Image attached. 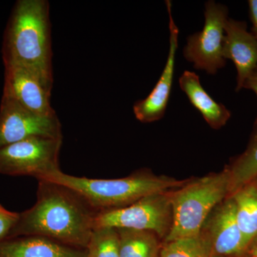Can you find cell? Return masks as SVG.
<instances>
[{
    "label": "cell",
    "instance_id": "cell-3",
    "mask_svg": "<svg viewBox=\"0 0 257 257\" xmlns=\"http://www.w3.org/2000/svg\"><path fill=\"white\" fill-rule=\"evenodd\" d=\"M38 180L60 184L79 194L97 211L126 207L139 199L179 188L187 181L140 172L121 179H89L54 171Z\"/></svg>",
    "mask_w": 257,
    "mask_h": 257
},
{
    "label": "cell",
    "instance_id": "cell-19",
    "mask_svg": "<svg viewBox=\"0 0 257 257\" xmlns=\"http://www.w3.org/2000/svg\"><path fill=\"white\" fill-rule=\"evenodd\" d=\"M87 250V257H120L119 239L116 228H94Z\"/></svg>",
    "mask_w": 257,
    "mask_h": 257
},
{
    "label": "cell",
    "instance_id": "cell-8",
    "mask_svg": "<svg viewBox=\"0 0 257 257\" xmlns=\"http://www.w3.org/2000/svg\"><path fill=\"white\" fill-rule=\"evenodd\" d=\"M34 137L62 138L57 115L35 114L22 105L6 87L0 103V148Z\"/></svg>",
    "mask_w": 257,
    "mask_h": 257
},
{
    "label": "cell",
    "instance_id": "cell-6",
    "mask_svg": "<svg viewBox=\"0 0 257 257\" xmlns=\"http://www.w3.org/2000/svg\"><path fill=\"white\" fill-rule=\"evenodd\" d=\"M62 139L34 137L0 148V174L37 179L60 170Z\"/></svg>",
    "mask_w": 257,
    "mask_h": 257
},
{
    "label": "cell",
    "instance_id": "cell-13",
    "mask_svg": "<svg viewBox=\"0 0 257 257\" xmlns=\"http://www.w3.org/2000/svg\"><path fill=\"white\" fill-rule=\"evenodd\" d=\"M86 248L74 247L40 236L9 238L0 241V257H87Z\"/></svg>",
    "mask_w": 257,
    "mask_h": 257
},
{
    "label": "cell",
    "instance_id": "cell-1",
    "mask_svg": "<svg viewBox=\"0 0 257 257\" xmlns=\"http://www.w3.org/2000/svg\"><path fill=\"white\" fill-rule=\"evenodd\" d=\"M38 181L36 203L20 214L7 239L44 236L87 249L99 211L74 191L53 182Z\"/></svg>",
    "mask_w": 257,
    "mask_h": 257
},
{
    "label": "cell",
    "instance_id": "cell-14",
    "mask_svg": "<svg viewBox=\"0 0 257 257\" xmlns=\"http://www.w3.org/2000/svg\"><path fill=\"white\" fill-rule=\"evenodd\" d=\"M181 89L188 97L208 124L214 128L224 126L231 117V111L220 103L216 102L202 87L195 72L184 71L179 78Z\"/></svg>",
    "mask_w": 257,
    "mask_h": 257
},
{
    "label": "cell",
    "instance_id": "cell-4",
    "mask_svg": "<svg viewBox=\"0 0 257 257\" xmlns=\"http://www.w3.org/2000/svg\"><path fill=\"white\" fill-rule=\"evenodd\" d=\"M229 194L227 168L219 173L187 182L171 193L172 226L166 242L200 234L211 211L229 197Z\"/></svg>",
    "mask_w": 257,
    "mask_h": 257
},
{
    "label": "cell",
    "instance_id": "cell-18",
    "mask_svg": "<svg viewBox=\"0 0 257 257\" xmlns=\"http://www.w3.org/2000/svg\"><path fill=\"white\" fill-rule=\"evenodd\" d=\"M210 240L204 232L197 236L166 242L158 257H211Z\"/></svg>",
    "mask_w": 257,
    "mask_h": 257
},
{
    "label": "cell",
    "instance_id": "cell-20",
    "mask_svg": "<svg viewBox=\"0 0 257 257\" xmlns=\"http://www.w3.org/2000/svg\"><path fill=\"white\" fill-rule=\"evenodd\" d=\"M20 218L19 213L5 209L0 204V241L8 238Z\"/></svg>",
    "mask_w": 257,
    "mask_h": 257
},
{
    "label": "cell",
    "instance_id": "cell-15",
    "mask_svg": "<svg viewBox=\"0 0 257 257\" xmlns=\"http://www.w3.org/2000/svg\"><path fill=\"white\" fill-rule=\"evenodd\" d=\"M236 204V219L248 248L257 236V180L253 179L230 196Z\"/></svg>",
    "mask_w": 257,
    "mask_h": 257
},
{
    "label": "cell",
    "instance_id": "cell-9",
    "mask_svg": "<svg viewBox=\"0 0 257 257\" xmlns=\"http://www.w3.org/2000/svg\"><path fill=\"white\" fill-rule=\"evenodd\" d=\"M166 5L170 18L169 28L170 34V48L167 63L158 82L150 94L145 99L136 101L133 106L135 116L143 123L153 122L163 117L167 110L173 84L179 31L172 16V2L167 0Z\"/></svg>",
    "mask_w": 257,
    "mask_h": 257
},
{
    "label": "cell",
    "instance_id": "cell-23",
    "mask_svg": "<svg viewBox=\"0 0 257 257\" xmlns=\"http://www.w3.org/2000/svg\"><path fill=\"white\" fill-rule=\"evenodd\" d=\"M248 248L251 249V256L257 257V236L251 241Z\"/></svg>",
    "mask_w": 257,
    "mask_h": 257
},
{
    "label": "cell",
    "instance_id": "cell-5",
    "mask_svg": "<svg viewBox=\"0 0 257 257\" xmlns=\"http://www.w3.org/2000/svg\"><path fill=\"white\" fill-rule=\"evenodd\" d=\"M171 193L151 194L124 207L99 211L95 227L145 230L166 238L172 226Z\"/></svg>",
    "mask_w": 257,
    "mask_h": 257
},
{
    "label": "cell",
    "instance_id": "cell-11",
    "mask_svg": "<svg viewBox=\"0 0 257 257\" xmlns=\"http://www.w3.org/2000/svg\"><path fill=\"white\" fill-rule=\"evenodd\" d=\"M223 50L224 58L232 61L236 67V92H239L257 68V40L248 31L246 22L228 19L225 25Z\"/></svg>",
    "mask_w": 257,
    "mask_h": 257
},
{
    "label": "cell",
    "instance_id": "cell-25",
    "mask_svg": "<svg viewBox=\"0 0 257 257\" xmlns=\"http://www.w3.org/2000/svg\"><path fill=\"white\" fill-rule=\"evenodd\" d=\"M256 179V180H257V177H256V179Z\"/></svg>",
    "mask_w": 257,
    "mask_h": 257
},
{
    "label": "cell",
    "instance_id": "cell-17",
    "mask_svg": "<svg viewBox=\"0 0 257 257\" xmlns=\"http://www.w3.org/2000/svg\"><path fill=\"white\" fill-rule=\"evenodd\" d=\"M230 176V196L257 177V127L247 148L227 167Z\"/></svg>",
    "mask_w": 257,
    "mask_h": 257
},
{
    "label": "cell",
    "instance_id": "cell-16",
    "mask_svg": "<svg viewBox=\"0 0 257 257\" xmlns=\"http://www.w3.org/2000/svg\"><path fill=\"white\" fill-rule=\"evenodd\" d=\"M120 257H158L157 235L145 230L116 228Z\"/></svg>",
    "mask_w": 257,
    "mask_h": 257
},
{
    "label": "cell",
    "instance_id": "cell-7",
    "mask_svg": "<svg viewBox=\"0 0 257 257\" xmlns=\"http://www.w3.org/2000/svg\"><path fill=\"white\" fill-rule=\"evenodd\" d=\"M229 10L225 5L208 1L205 4L204 28L187 38L183 53L194 68L214 74L226 65L224 57L225 25Z\"/></svg>",
    "mask_w": 257,
    "mask_h": 257
},
{
    "label": "cell",
    "instance_id": "cell-2",
    "mask_svg": "<svg viewBox=\"0 0 257 257\" xmlns=\"http://www.w3.org/2000/svg\"><path fill=\"white\" fill-rule=\"evenodd\" d=\"M3 63L23 66L36 74L45 89L53 85L50 3L19 0L5 29Z\"/></svg>",
    "mask_w": 257,
    "mask_h": 257
},
{
    "label": "cell",
    "instance_id": "cell-10",
    "mask_svg": "<svg viewBox=\"0 0 257 257\" xmlns=\"http://www.w3.org/2000/svg\"><path fill=\"white\" fill-rule=\"evenodd\" d=\"M216 256L240 254L248 249L236 219L232 197L224 199L211 211L203 226Z\"/></svg>",
    "mask_w": 257,
    "mask_h": 257
},
{
    "label": "cell",
    "instance_id": "cell-24",
    "mask_svg": "<svg viewBox=\"0 0 257 257\" xmlns=\"http://www.w3.org/2000/svg\"><path fill=\"white\" fill-rule=\"evenodd\" d=\"M211 257H219V256H211Z\"/></svg>",
    "mask_w": 257,
    "mask_h": 257
},
{
    "label": "cell",
    "instance_id": "cell-22",
    "mask_svg": "<svg viewBox=\"0 0 257 257\" xmlns=\"http://www.w3.org/2000/svg\"><path fill=\"white\" fill-rule=\"evenodd\" d=\"M243 89H249L253 91L257 96V68L252 72L244 82ZM255 127H257V116L254 122Z\"/></svg>",
    "mask_w": 257,
    "mask_h": 257
},
{
    "label": "cell",
    "instance_id": "cell-26",
    "mask_svg": "<svg viewBox=\"0 0 257 257\" xmlns=\"http://www.w3.org/2000/svg\"><path fill=\"white\" fill-rule=\"evenodd\" d=\"M251 257H256V256H251Z\"/></svg>",
    "mask_w": 257,
    "mask_h": 257
},
{
    "label": "cell",
    "instance_id": "cell-21",
    "mask_svg": "<svg viewBox=\"0 0 257 257\" xmlns=\"http://www.w3.org/2000/svg\"><path fill=\"white\" fill-rule=\"evenodd\" d=\"M248 14L251 23V33L257 40V0L248 1Z\"/></svg>",
    "mask_w": 257,
    "mask_h": 257
},
{
    "label": "cell",
    "instance_id": "cell-12",
    "mask_svg": "<svg viewBox=\"0 0 257 257\" xmlns=\"http://www.w3.org/2000/svg\"><path fill=\"white\" fill-rule=\"evenodd\" d=\"M4 87L28 110L43 116L56 115L50 103L52 93L45 89L38 77L30 69L13 63H4Z\"/></svg>",
    "mask_w": 257,
    "mask_h": 257
}]
</instances>
